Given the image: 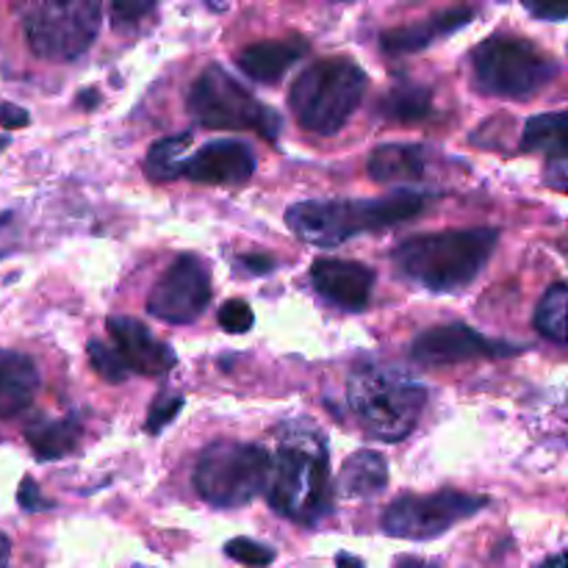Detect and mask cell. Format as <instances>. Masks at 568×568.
Returning <instances> with one entry per match:
<instances>
[{
	"label": "cell",
	"instance_id": "obj_18",
	"mask_svg": "<svg viewBox=\"0 0 568 568\" xmlns=\"http://www.w3.org/2000/svg\"><path fill=\"white\" fill-rule=\"evenodd\" d=\"M39 369L28 355L0 349V419L22 414L39 392Z\"/></svg>",
	"mask_w": 568,
	"mask_h": 568
},
{
	"label": "cell",
	"instance_id": "obj_22",
	"mask_svg": "<svg viewBox=\"0 0 568 568\" xmlns=\"http://www.w3.org/2000/svg\"><path fill=\"white\" fill-rule=\"evenodd\" d=\"M521 150L525 153H547L549 161H566V114L530 116L521 131Z\"/></svg>",
	"mask_w": 568,
	"mask_h": 568
},
{
	"label": "cell",
	"instance_id": "obj_20",
	"mask_svg": "<svg viewBox=\"0 0 568 568\" xmlns=\"http://www.w3.org/2000/svg\"><path fill=\"white\" fill-rule=\"evenodd\" d=\"M425 170L427 150L422 144H381L366 161V172L377 183L419 181Z\"/></svg>",
	"mask_w": 568,
	"mask_h": 568
},
{
	"label": "cell",
	"instance_id": "obj_36",
	"mask_svg": "<svg viewBox=\"0 0 568 568\" xmlns=\"http://www.w3.org/2000/svg\"><path fill=\"white\" fill-rule=\"evenodd\" d=\"M336 568H366V566L361 564V560L355 558V555L338 552V555H336Z\"/></svg>",
	"mask_w": 568,
	"mask_h": 568
},
{
	"label": "cell",
	"instance_id": "obj_2",
	"mask_svg": "<svg viewBox=\"0 0 568 568\" xmlns=\"http://www.w3.org/2000/svg\"><path fill=\"white\" fill-rule=\"evenodd\" d=\"M427 194L399 189L375 200H303L286 211V225L311 247H338L361 233L397 227L419 216Z\"/></svg>",
	"mask_w": 568,
	"mask_h": 568
},
{
	"label": "cell",
	"instance_id": "obj_33",
	"mask_svg": "<svg viewBox=\"0 0 568 568\" xmlns=\"http://www.w3.org/2000/svg\"><path fill=\"white\" fill-rule=\"evenodd\" d=\"M14 214H0V258L14 250Z\"/></svg>",
	"mask_w": 568,
	"mask_h": 568
},
{
	"label": "cell",
	"instance_id": "obj_19",
	"mask_svg": "<svg viewBox=\"0 0 568 568\" xmlns=\"http://www.w3.org/2000/svg\"><path fill=\"white\" fill-rule=\"evenodd\" d=\"M83 425L81 416H59V419H39L26 427V442L37 460H59L81 447Z\"/></svg>",
	"mask_w": 568,
	"mask_h": 568
},
{
	"label": "cell",
	"instance_id": "obj_11",
	"mask_svg": "<svg viewBox=\"0 0 568 568\" xmlns=\"http://www.w3.org/2000/svg\"><path fill=\"white\" fill-rule=\"evenodd\" d=\"M211 303L209 266L197 255H181L148 297V314L170 325H192Z\"/></svg>",
	"mask_w": 568,
	"mask_h": 568
},
{
	"label": "cell",
	"instance_id": "obj_37",
	"mask_svg": "<svg viewBox=\"0 0 568 568\" xmlns=\"http://www.w3.org/2000/svg\"><path fill=\"white\" fill-rule=\"evenodd\" d=\"M9 555H11V544L9 538L0 532V568H9Z\"/></svg>",
	"mask_w": 568,
	"mask_h": 568
},
{
	"label": "cell",
	"instance_id": "obj_6",
	"mask_svg": "<svg viewBox=\"0 0 568 568\" xmlns=\"http://www.w3.org/2000/svg\"><path fill=\"white\" fill-rule=\"evenodd\" d=\"M560 75L558 59L530 39L491 37L471 53V81L477 92L505 100H530Z\"/></svg>",
	"mask_w": 568,
	"mask_h": 568
},
{
	"label": "cell",
	"instance_id": "obj_1",
	"mask_svg": "<svg viewBox=\"0 0 568 568\" xmlns=\"http://www.w3.org/2000/svg\"><path fill=\"white\" fill-rule=\"evenodd\" d=\"M270 505L297 525H316L333 510L327 442L308 422H292L277 433L270 469Z\"/></svg>",
	"mask_w": 568,
	"mask_h": 568
},
{
	"label": "cell",
	"instance_id": "obj_9",
	"mask_svg": "<svg viewBox=\"0 0 568 568\" xmlns=\"http://www.w3.org/2000/svg\"><path fill=\"white\" fill-rule=\"evenodd\" d=\"M100 11L92 0L39 3L26 11V39L33 55L44 61H75L92 48L100 31Z\"/></svg>",
	"mask_w": 568,
	"mask_h": 568
},
{
	"label": "cell",
	"instance_id": "obj_14",
	"mask_svg": "<svg viewBox=\"0 0 568 568\" xmlns=\"http://www.w3.org/2000/svg\"><path fill=\"white\" fill-rule=\"evenodd\" d=\"M255 155L239 139H216L203 144L194 155L178 170V178H186L194 183H209V186H242L253 178Z\"/></svg>",
	"mask_w": 568,
	"mask_h": 568
},
{
	"label": "cell",
	"instance_id": "obj_29",
	"mask_svg": "<svg viewBox=\"0 0 568 568\" xmlns=\"http://www.w3.org/2000/svg\"><path fill=\"white\" fill-rule=\"evenodd\" d=\"M216 322H220L222 331L233 333V336H242V333H247L255 325V314L244 300H227V303H222Z\"/></svg>",
	"mask_w": 568,
	"mask_h": 568
},
{
	"label": "cell",
	"instance_id": "obj_34",
	"mask_svg": "<svg viewBox=\"0 0 568 568\" xmlns=\"http://www.w3.org/2000/svg\"><path fill=\"white\" fill-rule=\"evenodd\" d=\"M239 264L250 272V275H270L275 270V261L266 258V255H242Z\"/></svg>",
	"mask_w": 568,
	"mask_h": 568
},
{
	"label": "cell",
	"instance_id": "obj_21",
	"mask_svg": "<svg viewBox=\"0 0 568 568\" xmlns=\"http://www.w3.org/2000/svg\"><path fill=\"white\" fill-rule=\"evenodd\" d=\"M388 486V464L381 453L358 449L349 455L338 475V491L347 499H369L386 491Z\"/></svg>",
	"mask_w": 568,
	"mask_h": 568
},
{
	"label": "cell",
	"instance_id": "obj_39",
	"mask_svg": "<svg viewBox=\"0 0 568 568\" xmlns=\"http://www.w3.org/2000/svg\"><path fill=\"white\" fill-rule=\"evenodd\" d=\"M541 568H566V558L564 555H555V558H549Z\"/></svg>",
	"mask_w": 568,
	"mask_h": 568
},
{
	"label": "cell",
	"instance_id": "obj_35",
	"mask_svg": "<svg viewBox=\"0 0 568 568\" xmlns=\"http://www.w3.org/2000/svg\"><path fill=\"white\" fill-rule=\"evenodd\" d=\"M530 11L536 17H541V20H555V22H564L566 20V9H532Z\"/></svg>",
	"mask_w": 568,
	"mask_h": 568
},
{
	"label": "cell",
	"instance_id": "obj_5",
	"mask_svg": "<svg viewBox=\"0 0 568 568\" xmlns=\"http://www.w3.org/2000/svg\"><path fill=\"white\" fill-rule=\"evenodd\" d=\"M366 87H369V78L355 61L338 59V55L322 59L300 72L288 92V105L294 111V120L305 131L333 136L355 114Z\"/></svg>",
	"mask_w": 568,
	"mask_h": 568
},
{
	"label": "cell",
	"instance_id": "obj_24",
	"mask_svg": "<svg viewBox=\"0 0 568 568\" xmlns=\"http://www.w3.org/2000/svg\"><path fill=\"white\" fill-rule=\"evenodd\" d=\"M189 144H192V131H183L178 136H166L155 142L148 150V159H144L148 178H153V181H175L178 170L186 161Z\"/></svg>",
	"mask_w": 568,
	"mask_h": 568
},
{
	"label": "cell",
	"instance_id": "obj_17",
	"mask_svg": "<svg viewBox=\"0 0 568 568\" xmlns=\"http://www.w3.org/2000/svg\"><path fill=\"white\" fill-rule=\"evenodd\" d=\"M475 20V11L471 9H449L442 14H433L422 22H410V26L392 28L381 37V44L386 53L392 55H408L416 50H425L427 44H433L436 39L449 37L458 28H466Z\"/></svg>",
	"mask_w": 568,
	"mask_h": 568
},
{
	"label": "cell",
	"instance_id": "obj_30",
	"mask_svg": "<svg viewBox=\"0 0 568 568\" xmlns=\"http://www.w3.org/2000/svg\"><path fill=\"white\" fill-rule=\"evenodd\" d=\"M148 11H153V3H131V0H125V3L111 6V17H114V26H122V22L133 26V22L142 20Z\"/></svg>",
	"mask_w": 568,
	"mask_h": 568
},
{
	"label": "cell",
	"instance_id": "obj_12",
	"mask_svg": "<svg viewBox=\"0 0 568 568\" xmlns=\"http://www.w3.org/2000/svg\"><path fill=\"white\" fill-rule=\"evenodd\" d=\"M519 353V347H508L503 342L480 336L464 322L438 325L425 331L410 344V358L422 366H453L475 358H503Z\"/></svg>",
	"mask_w": 568,
	"mask_h": 568
},
{
	"label": "cell",
	"instance_id": "obj_7",
	"mask_svg": "<svg viewBox=\"0 0 568 568\" xmlns=\"http://www.w3.org/2000/svg\"><path fill=\"white\" fill-rule=\"evenodd\" d=\"M186 109L197 125L214 131H253L270 142L283 128L281 114L261 103L220 64H209L194 78L186 94Z\"/></svg>",
	"mask_w": 568,
	"mask_h": 568
},
{
	"label": "cell",
	"instance_id": "obj_32",
	"mask_svg": "<svg viewBox=\"0 0 568 568\" xmlns=\"http://www.w3.org/2000/svg\"><path fill=\"white\" fill-rule=\"evenodd\" d=\"M28 122H31V116H28L26 109L11 103H0V128H6V131H17V128H26Z\"/></svg>",
	"mask_w": 568,
	"mask_h": 568
},
{
	"label": "cell",
	"instance_id": "obj_23",
	"mask_svg": "<svg viewBox=\"0 0 568 568\" xmlns=\"http://www.w3.org/2000/svg\"><path fill=\"white\" fill-rule=\"evenodd\" d=\"M433 89L419 83H397L381 100V114L394 122H419L430 116Z\"/></svg>",
	"mask_w": 568,
	"mask_h": 568
},
{
	"label": "cell",
	"instance_id": "obj_27",
	"mask_svg": "<svg viewBox=\"0 0 568 568\" xmlns=\"http://www.w3.org/2000/svg\"><path fill=\"white\" fill-rule=\"evenodd\" d=\"M181 408L183 399L178 397V394H161V397L153 399V405H150L148 419H144V430H148L150 436H159L164 427L172 425V419L181 414Z\"/></svg>",
	"mask_w": 568,
	"mask_h": 568
},
{
	"label": "cell",
	"instance_id": "obj_8",
	"mask_svg": "<svg viewBox=\"0 0 568 568\" xmlns=\"http://www.w3.org/2000/svg\"><path fill=\"white\" fill-rule=\"evenodd\" d=\"M270 469V453L258 444L214 442L194 464V488L214 508H242L266 491Z\"/></svg>",
	"mask_w": 568,
	"mask_h": 568
},
{
	"label": "cell",
	"instance_id": "obj_10",
	"mask_svg": "<svg viewBox=\"0 0 568 568\" xmlns=\"http://www.w3.org/2000/svg\"><path fill=\"white\" fill-rule=\"evenodd\" d=\"M486 505V497L453 491V488H444L436 494H403L383 510L381 527L386 536L430 541V538L453 530L460 521L477 516Z\"/></svg>",
	"mask_w": 568,
	"mask_h": 568
},
{
	"label": "cell",
	"instance_id": "obj_31",
	"mask_svg": "<svg viewBox=\"0 0 568 568\" xmlns=\"http://www.w3.org/2000/svg\"><path fill=\"white\" fill-rule=\"evenodd\" d=\"M17 499H20L22 508L28 510V514H33V510H48L53 508V503L50 499L42 497V491H39V486H33V480H22V488L20 494H17Z\"/></svg>",
	"mask_w": 568,
	"mask_h": 568
},
{
	"label": "cell",
	"instance_id": "obj_26",
	"mask_svg": "<svg viewBox=\"0 0 568 568\" xmlns=\"http://www.w3.org/2000/svg\"><path fill=\"white\" fill-rule=\"evenodd\" d=\"M225 555L247 568H266L275 564V549L264 547L258 541H250V538H233V541H227Z\"/></svg>",
	"mask_w": 568,
	"mask_h": 568
},
{
	"label": "cell",
	"instance_id": "obj_40",
	"mask_svg": "<svg viewBox=\"0 0 568 568\" xmlns=\"http://www.w3.org/2000/svg\"><path fill=\"white\" fill-rule=\"evenodd\" d=\"M133 568H144V566H133Z\"/></svg>",
	"mask_w": 568,
	"mask_h": 568
},
{
	"label": "cell",
	"instance_id": "obj_25",
	"mask_svg": "<svg viewBox=\"0 0 568 568\" xmlns=\"http://www.w3.org/2000/svg\"><path fill=\"white\" fill-rule=\"evenodd\" d=\"M566 311H568V288L566 283H555L547 288L536 308V331L547 336L549 342L566 344Z\"/></svg>",
	"mask_w": 568,
	"mask_h": 568
},
{
	"label": "cell",
	"instance_id": "obj_38",
	"mask_svg": "<svg viewBox=\"0 0 568 568\" xmlns=\"http://www.w3.org/2000/svg\"><path fill=\"white\" fill-rule=\"evenodd\" d=\"M397 568H438L436 564H425V560H414V558H399Z\"/></svg>",
	"mask_w": 568,
	"mask_h": 568
},
{
	"label": "cell",
	"instance_id": "obj_28",
	"mask_svg": "<svg viewBox=\"0 0 568 568\" xmlns=\"http://www.w3.org/2000/svg\"><path fill=\"white\" fill-rule=\"evenodd\" d=\"M87 353H89V364H92V369L98 372V375L103 377V381L122 383L128 377L125 369H122V364H120V361H116L114 349H111L109 344L89 342Z\"/></svg>",
	"mask_w": 568,
	"mask_h": 568
},
{
	"label": "cell",
	"instance_id": "obj_16",
	"mask_svg": "<svg viewBox=\"0 0 568 568\" xmlns=\"http://www.w3.org/2000/svg\"><path fill=\"white\" fill-rule=\"evenodd\" d=\"M308 53V42L300 37L294 39H266V42L247 44L239 50L236 64L244 75L258 83H277L303 55Z\"/></svg>",
	"mask_w": 568,
	"mask_h": 568
},
{
	"label": "cell",
	"instance_id": "obj_13",
	"mask_svg": "<svg viewBox=\"0 0 568 568\" xmlns=\"http://www.w3.org/2000/svg\"><path fill=\"white\" fill-rule=\"evenodd\" d=\"M109 336L114 342V355L125 375L164 377L175 369L178 358L170 344L159 342L148 327L133 316H109Z\"/></svg>",
	"mask_w": 568,
	"mask_h": 568
},
{
	"label": "cell",
	"instance_id": "obj_15",
	"mask_svg": "<svg viewBox=\"0 0 568 568\" xmlns=\"http://www.w3.org/2000/svg\"><path fill=\"white\" fill-rule=\"evenodd\" d=\"M311 283L316 294L344 311H364L372 303L375 272L358 261L320 258L311 266Z\"/></svg>",
	"mask_w": 568,
	"mask_h": 568
},
{
	"label": "cell",
	"instance_id": "obj_4",
	"mask_svg": "<svg viewBox=\"0 0 568 568\" xmlns=\"http://www.w3.org/2000/svg\"><path fill=\"white\" fill-rule=\"evenodd\" d=\"M347 405L372 438L394 444L419 425L427 388L397 366L372 364L347 381Z\"/></svg>",
	"mask_w": 568,
	"mask_h": 568
},
{
	"label": "cell",
	"instance_id": "obj_3",
	"mask_svg": "<svg viewBox=\"0 0 568 568\" xmlns=\"http://www.w3.org/2000/svg\"><path fill=\"white\" fill-rule=\"evenodd\" d=\"M497 242L499 233L494 227L422 233L405 239L392 258L410 283L427 292L449 294L469 286L480 275L497 250Z\"/></svg>",
	"mask_w": 568,
	"mask_h": 568
}]
</instances>
